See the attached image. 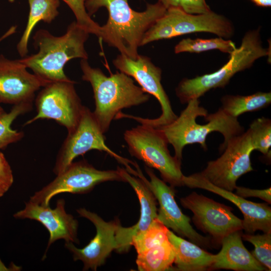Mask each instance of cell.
<instances>
[{
	"label": "cell",
	"instance_id": "obj_1",
	"mask_svg": "<svg viewBox=\"0 0 271 271\" xmlns=\"http://www.w3.org/2000/svg\"><path fill=\"white\" fill-rule=\"evenodd\" d=\"M85 6L90 17L101 7L107 9L108 18L101 26L100 40L132 59L139 55L145 33L167 11L159 2L147 4L143 12L133 10L128 0H86Z\"/></svg>",
	"mask_w": 271,
	"mask_h": 271
},
{
	"label": "cell",
	"instance_id": "obj_2",
	"mask_svg": "<svg viewBox=\"0 0 271 271\" xmlns=\"http://www.w3.org/2000/svg\"><path fill=\"white\" fill-rule=\"evenodd\" d=\"M161 129L169 144L174 149L175 157L181 162L184 148L188 145L199 144L207 150V137L212 132H219L224 137L219 147L224 151L227 142L243 132L244 128L237 118L228 114L220 107L214 113L200 105L199 98L190 100L180 115L170 123L157 127Z\"/></svg>",
	"mask_w": 271,
	"mask_h": 271
},
{
	"label": "cell",
	"instance_id": "obj_3",
	"mask_svg": "<svg viewBox=\"0 0 271 271\" xmlns=\"http://www.w3.org/2000/svg\"><path fill=\"white\" fill-rule=\"evenodd\" d=\"M89 34L76 21L72 22L61 36L40 29L33 37L34 45L39 48L38 52L19 60L34 74L49 82L71 81L65 75L64 67L72 59H88L84 44Z\"/></svg>",
	"mask_w": 271,
	"mask_h": 271
},
{
	"label": "cell",
	"instance_id": "obj_4",
	"mask_svg": "<svg viewBox=\"0 0 271 271\" xmlns=\"http://www.w3.org/2000/svg\"><path fill=\"white\" fill-rule=\"evenodd\" d=\"M82 78L89 82L95 100L94 116L103 133L121 109L147 102L150 98L132 78L121 72L107 76L98 68H93L87 59H81Z\"/></svg>",
	"mask_w": 271,
	"mask_h": 271
},
{
	"label": "cell",
	"instance_id": "obj_5",
	"mask_svg": "<svg viewBox=\"0 0 271 271\" xmlns=\"http://www.w3.org/2000/svg\"><path fill=\"white\" fill-rule=\"evenodd\" d=\"M268 55V49L262 44L260 28L249 30L225 64L213 73L183 79L176 88V95L182 104L199 98L212 89L224 87L236 73L249 68L256 60Z\"/></svg>",
	"mask_w": 271,
	"mask_h": 271
},
{
	"label": "cell",
	"instance_id": "obj_6",
	"mask_svg": "<svg viewBox=\"0 0 271 271\" xmlns=\"http://www.w3.org/2000/svg\"><path fill=\"white\" fill-rule=\"evenodd\" d=\"M123 137L132 156L158 170L163 180L171 186L184 185L181 162L171 155L169 143L160 129L141 124L125 130Z\"/></svg>",
	"mask_w": 271,
	"mask_h": 271
},
{
	"label": "cell",
	"instance_id": "obj_7",
	"mask_svg": "<svg viewBox=\"0 0 271 271\" xmlns=\"http://www.w3.org/2000/svg\"><path fill=\"white\" fill-rule=\"evenodd\" d=\"M92 150L104 152L123 164L128 173L133 171L129 164L134 167L136 163L123 158L112 151L105 144L104 133L96 120L93 112L84 106L78 122L70 132L59 150L53 172L56 175L64 171L79 156Z\"/></svg>",
	"mask_w": 271,
	"mask_h": 271
},
{
	"label": "cell",
	"instance_id": "obj_8",
	"mask_svg": "<svg viewBox=\"0 0 271 271\" xmlns=\"http://www.w3.org/2000/svg\"><path fill=\"white\" fill-rule=\"evenodd\" d=\"M113 64L120 72L133 78L146 93L154 96L159 101L162 113L155 119L145 118L124 114V117L132 118L141 124L154 127L168 124L178 116L174 112L169 98L161 83L162 70L151 59L139 55L132 59L120 54L113 60Z\"/></svg>",
	"mask_w": 271,
	"mask_h": 271
},
{
	"label": "cell",
	"instance_id": "obj_9",
	"mask_svg": "<svg viewBox=\"0 0 271 271\" xmlns=\"http://www.w3.org/2000/svg\"><path fill=\"white\" fill-rule=\"evenodd\" d=\"M113 181L125 182L118 167L116 170H99L85 161L73 162L52 181L36 192L29 201L48 206L57 194L86 193L100 183Z\"/></svg>",
	"mask_w": 271,
	"mask_h": 271
},
{
	"label": "cell",
	"instance_id": "obj_10",
	"mask_svg": "<svg viewBox=\"0 0 271 271\" xmlns=\"http://www.w3.org/2000/svg\"><path fill=\"white\" fill-rule=\"evenodd\" d=\"M153 32L159 40L196 32H207L219 37L228 39L233 36V24L223 15L213 11L203 14H189L180 8L167 10L153 27Z\"/></svg>",
	"mask_w": 271,
	"mask_h": 271
},
{
	"label": "cell",
	"instance_id": "obj_11",
	"mask_svg": "<svg viewBox=\"0 0 271 271\" xmlns=\"http://www.w3.org/2000/svg\"><path fill=\"white\" fill-rule=\"evenodd\" d=\"M75 82L55 81L43 87L36 98V115L24 125L40 119H53L68 132L77 125L84 106L74 87Z\"/></svg>",
	"mask_w": 271,
	"mask_h": 271
},
{
	"label": "cell",
	"instance_id": "obj_12",
	"mask_svg": "<svg viewBox=\"0 0 271 271\" xmlns=\"http://www.w3.org/2000/svg\"><path fill=\"white\" fill-rule=\"evenodd\" d=\"M253 150L247 130L230 139L222 155L208 162L206 168L199 173L215 186L232 191L238 178L253 170L250 161Z\"/></svg>",
	"mask_w": 271,
	"mask_h": 271
},
{
	"label": "cell",
	"instance_id": "obj_13",
	"mask_svg": "<svg viewBox=\"0 0 271 271\" xmlns=\"http://www.w3.org/2000/svg\"><path fill=\"white\" fill-rule=\"evenodd\" d=\"M180 203L193 212L195 226L209 235L214 245L220 244L229 233L243 229L242 220L232 212L231 207L195 192L181 198Z\"/></svg>",
	"mask_w": 271,
	"mask_h": 271
},
{
	"label": "cell",
	"instance_id": "obj_14",
	"mask_svg": "<svg viewBox=\"0 0 271 271\" xmlns=\"http://www.w3.org/2000/svg\"><path fill=\"white\" fill-rule=\"evenodd\" d=\"M136 169L137 176L146 183L159 202L158 220L168 228L172 229L179 235L187 238L198 246L203 248L213 247L214 245L211 239L197 232L190 224V218L184 214L179 207L174 198V187L160 179L149 167H145L149 181L143 175L138 165Z\"/></svg>",
	"mask_w": 271,
	"mask_h": 271
},
{
	"label": "cell",
	"instance_id": "obj_15",
	"mask_svg": "<svg viewBox=\"0 0 271 271\" xmlns=\"http://www.w3.org/2000/svg\"><path fill=\"white\" fill-rule=\"evenodd\" d=\"M78 214L90 221L95 226L96 233L89 243L82 248L76 247L73 242H65V247L72 254L74 261L83 263V270H96L103 265L111 252L118 251L119 246L117 231L121 225L118 219L105 221L97 214L85 208L77 209Z\"/></svg>",
	"mask_w": 271,
	"mask_h": 271
},
{
	"label": "cell",
	"instance_id": "obj_16",
	"mask_svg": "<svg viewBox=\"0 0 271 271\" xmlns=\"http://www.w3.org/2000/svg\"><path fill=\"white\" fill-rule=\"evenodd\" d=\"M64 199L57 200L55 208L49 205L43 206L30 201L25 203L24 209L17 212L14 217L17 219H29L40 222L48 230L49 238L45 255L52 243L63 239L65 242L78 243V221L66 212Z\"/></svg>",
	"mask_w": 271,
	"mask_h": 271
},
{
	"label": "cell",
	"instance_id": "obj_17",
	"mask_svg": "<svg viewBox=\"0 0 271 271\" xmlns=\"http://www.w3.org/2000/svg\"><path fill=\"white\" fill-rule=\"evenodd\" d=\"M27 68L19 59L10 60L0 55V102H33L35 92L50 83Z\"/></svg>",
	"mask_w": 271,
	"mask_h": 271
},
{
	"label": "cell",
	"instance_id": "obj_18",
	"mask_svg": "<svg viewBox=\"0 0 271 271\" xmlns=\"http://www.w3.org/2000/svg\"><path fill=\"white\" fill-rule=\"evenodd\" d=\"M184 185L191 188H199L217 194L234 203L243 215V229L246 233L253 234L257 230L263 233L271 232V208L266 203L249 201L232 191L219 188L202 177L199 173L184 176Z\"/></svg>",
	"mask_w": 271,
	"mask_h": 271
},
{
	"label": "cell",
	"instance_id": "obj_19",
	"mask_svg": "<svg viewBox=\"0 0 271 271\" xmlns=\"http://www.w3.org/2000/svg\"><path fill=\"white\" fill-rule=\"evenodd\" d=\"M125 182L128 183L136 192L141 206L139 221L129 227L120 225L117 231L119 253L126 252L131 246L132 237L147 229L157 218V200L148 186L141 179L131 176L125 169L119 168Z\"/></svg>",
	"mask_w": 271,
	"mask_h": 271
},
{
	"label": "cell",
	"instance_id": "obj_20",
	"mask_svg": "<svg viewBox=\"0 0 271 271\" xmlns=\"http://www.w3.org/2000/svg\"><path fill=\"white\" fill-rule=\"evenodd\" d=\"M242 230L226 235L222 240L220 251L214 254L210 269H227L236 271H262L266 268L244 246Z\"/></svg>",
	"mask_w": 271,
	"mask_h": 271
},
{
	"label": "cell",
	"instance_id": "obj_21",
	"mask_svg": "<svg viewBox=\"0 0 271 271\" xmlns=\"http://www.w3.org/2000/svg\"><path fill=\"white\" fill-rule=\"evenodd\" d=\"M168 238L174 252L177 270L202 271L210 269L214 262V254L203 249L198 245L176 235L168 230Z\"/></svg>",
	"mask_w": 271,
	"mask_h": 271
},
{
	"label": "cell",
	"instance_id": "obj_22",
	"mask_svg": "<svg viewBox=\"0 0 271 271\" xmlns=\"http://www.w3.org/2000/svg\"><path fill=\"white\" fill-rule=\"evenodd\" d=\"M30 11L26 28L17 44L19 55L24 57L28 53V44L32 32L40 21L51 23L59 15L60 0H28Z\"/></svg>",
	"mask_w": 271,
	"mask_h": 271
},
{
	"label": "cell",
	"instance_id": "obj_23",
	"mask_svg": "<svg viewBox=\"0 0 271 271\" xmlns=\"http://www.w3.org/2000/svg\"><path fill=\"white\" fill-rule=\"evenodd\" d=\"M174 260V248L168 238L163 242L138 253L136 263L139 270L164 271L173 268Z\"/></svg>",
	"mask_w": 271,
	"mask_h": 271
},
{
	"label": "cell",
	"instance_id": "obj_24",
	"mask_svg": "<svg viewBox=\"0 0 271 271\" xmlns=\"http://www.w3.org/2000/svg\"><path fill=\"white\" fill-rule=\"evenodd\" d=\"M221 108L235 118L245 112L267 107L271 103V92H257L248 95H226L221 99Z\"/></svg>",
	"mask_w": 271,
	"mask_h": 271
},
{
	"label": "cell",
	"instance_id": "obj_25",
	"mask_svg": "<svg viewBox=\"0 0 271 271\" xmlns=\"http://www.w3.org/2000/svg\"><path fill=\"white\" fill-rule=\"evenodd\" d=\"M237 47L235 44L230 40L221 37L211 39L190 38L182 39L175 47L176 54L183 52L199 53L207 51L218 50L230 55Z\"/></svg>",
	"mask_w": 271,
	"mask_h": 271
},
{
	"label": "cell",
	"instance_id": "obj_26",
	"mask_svg": "<svg viewBox=\"0 0 271 271\" xmlns=\"http://www.w3.org/2000/svg\"><path fill=\"white\" fill-rule=\"evenodd\" d=\"M32 106V102L20 103L14 105L9 112L0 115V150L23 138V132L12 129L11 125L19 116L31 111Z\"/></svg>",
	"mask_w": 271,
	"mask_h": 271
},
{
	"label": "cell",
	"instance_id": "obj_27",
	"mask_svg": "<svg viewBox=\"0 0 271 271\" xmlns=\"http://www.w3.org/2000/svg\"><path fill=\"white\" fill-rule=\"evenodd\" d=\"M168 230L157 218L147 229L132 237L130 245L134 246L138 253H141L167 239Z\"/></svg>",
	"mask_w": 271,
	"mask_h": 271
},
{
	"label": "cell",
	"instance_id": "obj_28",
	"mask_svg": "<svg viewBox=\"0 0 271 271\" xmlns=\"http://www.w3.org/2000/svg\"><path fill=\"white\" fill-rule=\"evenodd\" d=\"M248 131L253 150L268 155L271 146V120L264 117L258 118L250 123Z\"/></svg>",
	"mask_w": 271,
	"mask_h": 271
},
{
	"label": "cell",
	"instance_id": "obj_29",
	"mask_svg": "<svg viewBox=\"0 0 271 271\" xmlns=\"http://www.w3.org/2000/svg\"><path fill=\"white\" fill-rule=\"evenodd\" d=\"M242 238L254 246L252 256L268 270L271 268V232L263 234H242Z\"/></svg>",
	"mask_w": 271,
	"mask_h": 271
},
{
	"label": "cell",
	"instance_id": "obj_30",
	"mask_svg": "<svg viewBox=\"0 0 271 271\" xmlns=\"http://www.w3.org/2000/svg\"><path fill=\"white\" fill-rule=\"evenodd\" d=\"M73 12L76 22L89 34L96 36L100 39L101 26L93 21L88 14L85 3L86 0H63Z\"/></svg>",
	"mask_w": 271,
	"mask_h": 271
},
{
	"label": "cell",
	"instance_id": "obj_31",
	"mask_svg": "<svg viewBox=\"0 0 271 271\" xmlns=\"http://www.w3.org/2000/svg\"><path fill=\"white\" fill-rule=\"evenodd\" d=\"M13 182L11 167L4 154L0 151V197L9 190Z\"/></svg>",
	"mask_w": 271,
	"mask_h": 271
},
{
	"label": "cell",
	"instance_id": "obj_32",
	"mask_svg": "<svg viewBox=\"0 0 271 271\" xmlns=\"http://www.w3.org/2000/svg\"><path fill=\"white\" fill-rule=\"evenodd\" d=\"M180 8L189 14H203L211 11L205 0H180Z\"/></svg>",
	"mask_w": 271,
	"mask_h": 271
},
{
	"label": "cell",
	"instance_id": "obj_33",
	"mask_svg": "<svg viewBox=\"0 0 271 271\" xmlns=\"http://www.w3.org/2000/svg\"><path fill=\"white\" fill-rule=\"evenodd\" d=\"M235 189V194L241 197H257L263 200L268 204L271 203L270 187L266 189L257 190L236 186Z\"/></svg>",
	"mask_w": 271,
	"mask_h": 271
},
{
	"label": "cell",
	"instance_id": "obj_34",
	"mask_svg": "<svg viewBox=\"0 0 271 271\" xmlns=\"http://www.w3.org/2000/svg\"><path fill=\"white\" fill-rule=\"evenodd\" d=\"M167 10L172 8H180V0H159Z\"/></svg>",
	"mask_w": 271,
	"mask_h": 271
},
{
	"label": "cell",
	"instance_id": "obj_35",
	"mask_svg": "<svg viewBox=\"0 0 271 271\" xmlns=\"http://www.w3.org/2000/svg\"><path fill=\"white\" fill-rule=\"evenodd\" d=\"M256 6L261 7H270L271 0H250Z\"/></svg>",
	"mask_w": 271,
	"mask_h": 271
},
{
	"label": "cell",
	"instance_id": "obj_36",
	"mask_svg": "<svg viewBox=\"0 0 271 271\" xmlns=\"http://www.w3.org/2000/svg\"><path fill=\"white\" fill-rule=\"evenodd\" d=\"M16 26H12L2 37H0V42L13 35L16 32Z\"/></svg>",
	"mask_w": 271,
	"mask_h": 271
},
{
	"label": "cell",
	"instance_id": "obj_37",
	"mask_svg": "<svg viewBox=\"0 0 271 271\" xmlns=\"http://www.w3.org/2000/svg\"><path fill=\"white\" fill-rule=\"evenodd\" d=\"M5 111L3 109V108L0 105V115L2 113H3Z\"/></svg>",
	"mask_w": 271,
	"mask_h": 271
}]
</instances>
